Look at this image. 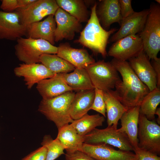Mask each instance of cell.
Masks as SVG:
<instances>
[{"label": "cell", "instance_id": "cell-39", "mask_svg": "<svg viewBox=\"0 0 160 160\" xmlns=\"http://www.w3.org/2000/svg\"><path fill=\"white\" fill-rule=\"evenodd\" d=\"M155 114L158 116V118L156 119L157 124L159 125L160 124V108H157L155 112Z\"/></svg>", "mask_w": 160, "mask_h": 160}, {"label": "cell", "instance_id": "cell-9", "mask_svg": "<svg viewBox=\"0 0 160 160\" xmlns=\"http://www.w3.org/2000/svg\"><path fill=\"white\" fill-rule=\"evenodd\" d=\"M59 7L55 0H36L28 6L15 11L19 14L21 22L27 26L40 21L46 16L54 15Z\"/></svg>", "mask_w": 160, "mask_h": 160}, {"label": "cell", "instance_id": "cell-20", "mask_svg": "<svg viewBox=\"0 0 160 160\" xmlns=\"http://www.w3.org/2000/svg\"><path fill=\"white\" fill-rule=\"evenodd\" d=\"M139 108L140 105L128 108L120 119L121 127L118 129L126 134L134 150L138 147L137 134Z\"/></svg>", "mask_w": 160, "mask_h": 160}, {"label": "cell", "instance_id": "cell-15", "mask_svg": "<svg viewBox=\"0 0 160 160\" xmlns=\"http://www.w3.org/2000/svg\"><path fill=\"white\" fill-rule=\"evenodd\" d=\"M149 12V9L139 12H135L123 19L120 28L112 36L108 41L114 42L128 36L139 33L144 27Z\"/></svg>", "mask_w": 160, "mask_h": 160}, {"label": "cell", "instance_id": "cell-2", "mask_svg": "<svg viewBox=\"0 0 160 160\" xmlns=\"http://www.w3.org/2000/svg\"><path fill=\"white\" fill-rule=\"evenodd\" d=\"M97 5L95 3L92 8L90 18L79 39L75 41L90 49L94 54H100L105 58L108 56L106 48L109 37L118 30L113 28L107 31L103 28L96 13Z\"/></svg>", "mask_w": 160, "mask_h": 160}, {"label": "cell", "instance_id": "cell-33", "mask_svg": "<svg viewBox=\"0 0 160 160\" xmlns=\"http://www.w3.org/2000/svg\"><path fill=\"white\" fill-rule=\"evenodd\" d=\"M137 157L136 160H160L158 155L139 147L133 151Z\"/></svg>", "mask_w": 160, "mask_h": 160}, {"label": "cell", "instance_id": "cell-40", "mask_svg": "<svg viewBox=\"0 0 160 160\" xmlns=\"http://www.w3.org/2000/svg\"><path fill=\"white\" fill-rule=\"evenodd\" d=\"M155 1L158 3V4H160V0H156Z\"/></svg>", "mask_w": 160, "mask_h": 160}, {"label": "cell", "instance_id": "cell-13", "mask_svg": "<svg viewBox=\"0 0 160 160\" xmlns=\"http://www.w3.org/2000/svg\"><path fill=\"white\" fill-rule=\"evenodd\" d=\"M27 26L21 22L15 11L7 12L0 10V39L17 40L26 36Z\"/></svg>", "mask_w": 160, "mask_h": 160}, {"label": "cell", "instance_id": "cell-21", "mask_svg": "<svg viewBox=\"0 0 160 160\" xmlns=\"http://www.w3.org/2000/svg\"><path fill=\"white\" fill-rule=\"evenodd\" d=\"M96 13L103 28H109L113 23H117L120 25L121 16L118 0H103L100 1Z\"/></svg>", "mask_w": 160, "mask_h": 160}, {"label": "cell", "instance_id": "cell-1", "mask_svg": "<svg viewBox=\"0 0 160 160\" xmlns=\"http://www.w3.org/2000/svg\"><path fill=\"white\" fill-rule=\"evenodd\" d=\"M122 77L116 84L113 95L127 108L140 105L150 92L147 87L139 79L126 61L113 58L111 61Z\"/></svg>", "mask_w": 160, "mask_h": 160}, {"label": "cell", "instance_id": "cell-11", "mask_svg": "<svg viewBox=\"0 0 160 160\" xmlns=\"http://www.w3.org/2000/svg\"><path fill=\"white\" fill-rule=\"evenodd\" d=\"M81 151L97 160H136L135 153L116 150L109 145H91L84 143Z\"/></svg>", "mask_w": 160, "mask_h": 160}, {"label": "cell", "instance_id": "cell-17", "mask_svg": "<svg viewBox=\"0 0 160 160\" xmlns=\"http://www.w3.org/2000/svg\"><path fill=\"white\" fill-rule=\"evenodd\" d=\"M57 48V55L75 68H85L95 62L87 51L83 48H74L66 43L60 44Z\"/></svg>", "mask_w": 160, "mask_h": 160}, {"label": "cell", "instance_id": "cell-6", "mask_svg": "<svg viewBox=\"0 0 160 160\" xmlns=\"http://www.w3.org/2000/svg\"><path fill=\"white\" fill-rule=\"evenodd\" d=\"M84 143L91 145H110L119 150L133 151L127 136L113 125L100 129L95 128L84 137Z\"/></svg>", "mask_w": 160, "mask_h": 160}, {"label": "cell", "instance_id": "cell-19", "mask_svg": "<svg viewBox=\"0 0 160 160\" xmlns=\"http://www.w3.org/2000/svg\"><path fill=\"white\" fill-rule=\"evenodd\" d=\"M36 89L43 99L52 98L73 91L65 81L61 73L41 80L37 84Z\"/></svg>", "mask_w": 160, "mask_h": 160}, {"label": "cell", "instance_id": "cell-3", "mask_svg": "<svg viewBox=\"0 0 160 160\" xmlns=\"http://www.w3.org/2000/svg\"><path fill=\"white\" fill-rule=\"evenodd\" d=\"M75 95L72 91H69L52 98L42 99L38 111L53 121L58 129L73 120L70 116L69 111Z\"/></svg>", "mask_w": 160, "mask_h": 160}, {"label": "cell", "instance_id": "cell-31", "mask_svg": "<svg viewBox=\"0 0 160 160\" xmlns=\"http://www.w3.org/2000/svg\"><path fill=\"white\" fill-rule=\"evenodd\" d=\"M95 96L91 110H94L106 117V106L103 98V91L95 88Z\"/></svg>", "mask_w": 160, "mask_h": 160}, {"label": "cell", "instance_id": "cell-28", "mask_svg": "<svg viewBox=\"0 0 160 160\" xmlns=\"http://www.w3.org/2000/svg\"><path fill=\"white\" fill-rule=\"evenodd\" d=\"M160 103V89L156 87L148 93L140 105V114L150 121L154 120L155 113Z\"/></svg>", "mask_w": 160, "mask_h": 160}, {"label": "cell", "instance_id": "cell-30", "mask_svg": "<svg viewBox=\"0 0 160 160\" xmlns=\"http://www.w3.org/2000/svg\"><path fill=\"white\" fill-rule=\"evenodd\" d=\"M41 145L47 150L46 160H55L65 154V148L60 141L56 138L53 139L49 135L44 136Z\"/></svg>", "mask_w": 160, "mask_h": 160}, {"label": "cell", "instance_id": "cell-4", "mask_svg": "<svg viewBox=\"0 0 160 160\" xmlns=\"http://www.w3.org/2000/svg\"><path fill=\"white\" fill-rule=\"evenodd\" d=\"M144 27L139 33L143 44V51L149 59L157 58L160 50V6L151 4Z\"/></svg>", "mask_w": 160, "mask_h": 160}, {"label": "cell", "instance_id": "cell-7", "mask_svg": "<svg viewBox=\"0 0 160 160\" xmlns=\"http://www.w3.org/2000/svg\"><path fill=\"white\" fill-rule=\"evenodd\" d=\"M85 69L95 88L103 91L112 90L121 79L118 72L110 62L99 60Z\"/></svg>", "mask_w": 160, "mask_h": 160}, {"label": "cell", "instance_id": "cell-10", "mask_svg": "<svg viewBox=\"0 0 160 160\" xmlns=\"http://www.w3.org/2000/svg\"><path fill=\"white\" fill-rule=\"evenodd\" d=\"M143 50L142 40L137 34L128 36L114 42L107 54L117 60L127 61L137 56Z\"/></svg>", "mask_w": 160, "mask_h": 160}, {"label": "cell", "instance_id": "cell-16", "mask_svg": "<svg viewBox=\"0 0 160 160\" xmlns=\"http://www.w3.org/2000/svg\"><path fill=\"white\" fill-rule=\"evenodd\" d=\"M14 72L16 76L23 77L25 85L30 89L34 84L50 78L56 74L39 63L20 64L15 68Z\"/></svg>", "mask_w": 160, "mask_h": 160}, {"label": "cell", "instance_id": "cell-24", "mask_svg": "<svg viewBox=\"0 0 160 160\" xmlns=\"http://www.w3.org/2000/svg\"><path fill=\"white\" fill-rule=\"evenodd\" d=\"M61 74L65 82L73 90L78 92L95 88L85 68H75L72 73Z\"/></svg>", "mask_w": 160, "mask_h": 160}, {"label": "cell", "instance_id": "cell-12", "mask_svg": "<svg viewBox=\"0 0 160 160\" xmlns=\"http://www.w3.org/2000/svg\"><path fill=\"white\" fill-rule=\"evenodd\" d=\"M54 17L56 24L55 42L64 39L72 40L74 38L75 33L81 31L82 26L81 23L62 9L58 8Z\"/></svg>", "mask_w": 160, "mask_h": 160}, {"label": "cell", "instance_id": "cell-34", "mask_svg": "<svg viewBox=\"0 0 160 160\" xmlns=\"http://www.w3.org/2000/svg\"><path fill=\"white\" fill-rule=\"evenodd\" d=\"M118 0L121 14L122 19L129 16L135 12L132 6V0Z\"/></svg>", "mask_w": 160, "mask_h": 160}, {"label": "cell", "instance_id": "cell-37", "mask_svg": "<svg viewBox=\"0 0 160 160\" xmlns=\"http://www.w3.org/2000/svg\"><path fill=\"white\" fill-rule=\"evenodd\" d=\"M151 63L155 72L157 80V87L160 89V58L152 60Z\"/></svg>", "mask_w": 160, "mask_h": 160}, {"label": "cell", "instance_id": "cell-32", "mask_svg": "<svg viewBox=\"0 0 160 160\" xmlns=\"http://www.w3.org/2000/svg\"><path fill=\"white\" fill-rule=\"evenodd\" d=\"M47 150L42 146L31 152L21 160H46Z\"/></svg>", "mask_w": 160, "mask_h": 160}, {"label": "cell", "instance_id": "cell-5", "mask_svg": "<svg viewBox=\"0 0 160 160\" xmlns=\"http://www.w3.org/2000/svg\"><path fill=\"white\" fill-rule=\"evenodd\" d=\"M15 54L19 60L25 64L39 63L44 54H57V47L42 39L23 37L17 40Z\"/></svg>", "mask_w": 160, "mask_h": 160}, {"label": "cell", "instance_id": "cell-18", "mask_svg": "<svg viewBox=\"0 0 160 160\" xmlns=\"http://www.w3.org/2000/svg\"><path fill=\"white\" fill-rule=\"evenodd\" d=\"M54 16L53 15H49L43 21L27 25L26 36L34 39H44L54 45L56 27Z\"/></svg>", "mask_w": 160, "mask_h": 160}, {"label": "cell", "instance_id": "cell-38", "mask_svg": "<svg viewBox=\"0 0 160 160\" xmlns=\"http://www.w3.org/2000/svg\"><path fill=\"white\" fill-rule=\"evenodd\" d=\"M36 0H17L18 8L25 7L35 1Z\"/></svg>", "mask_w": 160, "mask_h": 160}, {"label": "cell", "instance_id": "cell-14", "mask_svg": "<svg viewBox=\"0 0 160 160\" xmlns=\"http://www.w3.org/2000/svg\"><path fill=\"white\" fill-rule=\"evenodd\" d=\"M150 60L143 50L129 59L128 63L139 79L151 91L157 87V80Z\"/></svg>", "mask_w": 160, "mask_h": 160}, {"label": "cell", "instance_id": "cell-26", "mask_svg": "<svg viewBox=\"0 0 160 160\" xmlns=\"http://www.w3.org/2000/svg\"><path fill=\"white\" fill-rule=\"evenodd\" d=\"M59 7L76 19L81 23L89 20V12L84 1L81 0H56Z\"/></svg>", "mask_w": 160, "mask_h": 160}, {"label": "cell", "instance_id": "cell-35", "mask_svg": "<svg viewBox=\"0 0 160 160\" xmlns=\"http://www.w3.org/2000/svg\"><path fill=\"white\" fill-rule=\"evenodd\" d=\"M65 160H97L89 156L82 151L77 150L66 152Z\"/></svg>", "mask_w": 160, "mask_h": 160}, {"label": "cell", "instance_id": "cell-27", "mask_svg": "<svg viewBox=\"0 0 160 160\" xmlns=\"http://www.w3.org/2000/svg\"><path fill=\"white\" fill-rule=\"evenodd\" d=\"M105 118L99 114L89 115L87 113L73 120L71 124L79 135L84 137L96 127L102 126Z\"/></svg>", "mask_w": 160, "mask_h": 160}, {"label": "cell", "instance_id": "cell-8", "mask_svg": "<svg viewBox=\"0 0 160 160\" xmlns=\"http://www.w3.org/2000/svg\"><path fill=\"white\" fill-rule=\"evenodd\" d=\"M138 147L159 155L160 154V126L140 114L137 134Z\"/></svg>", "mask_w": 160, "mask_h": 160}, {"label": "cell", "instance_id": "cell-22", "mask_svg": "<svg viewBox=\"0 0 160 160\" xmlns=\"http://www.w3.org/2000/svg\"><path fill=\"white\" fill-rule=\"evenodd\" d=\"M94 89L80 91L75 94L69 111L73 120L80 118L91 110L95 96Z\"/></svg>", "mask_w": 160, "mask_h": 160}, {"label": "cell", "instance_id": "cell-36", "mask_svg": "<svg viewBox=\"0 0 160 160\" xmlns=\"http://www.w3.org/2000/svg\"><path fill=\"white\" fill-rule=\"evenodd\" d=\"M0 8L3 11L11 12L18 8L17 0H2Z\"/></svg>", "mask_w": 160, "mask_h": 160}, {"label": "cell", "instance_id": "cell-23", "mask_svg": "<svg viewBox=\"0 0 160 160\" xmlns=\"http://www.w3.org/2000/svg\"><path fill=\"white\" fill-rule=\"evenodd\" d=\"M58 130L56 138L60 141L66 152L81 151L84 143V137L79 135L71 124Z\"/></svg>", "mask_w": 160, "mask_h": 160}, {"label": "cell", "instance_id": "cell-29", "mask_svg": "<svg viewBox=\"0 0 160 160\" xmlns=\"http://www.w3.org/2000/svg\"><path fill=\"white\" fill-rule=\"evenodd\" d=\"M40 61L47 68L56 73H68L75 68L73 65L57 55L43 54L40 57Z\"/></svg>", "mask_w": 160, "mask_h": 160}, {"label": "cell", "instance_id": "cell-25", "mask_svg": "<svg viewBox=\"0 0 160 160\" xmlns=\"http://www.w3.org/2000/svg\"><path fill=\"white\" fill-rule=\"evenodd\" d=\"M111 90L103 91V98L107 115V123L108 126L113 125L117 128L119 121L128 108L114 96Z\"/></svg>", "mask_w": 160, "mask_h": 160}]
</instances>
